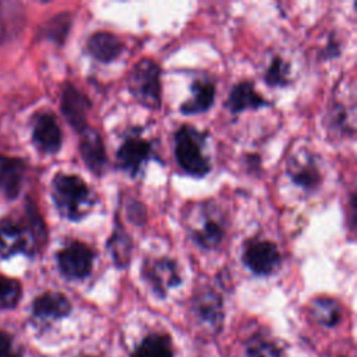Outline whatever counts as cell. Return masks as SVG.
<instances>
[{"label":"cell","instance_id":"obj_1","mask_svg":"<svg viewBox=\"0 0 357 357\" xmlns=\"http://www.w3.org/2000/svg\"><path fill=\"white\" fill-rule=\"evenodd\" d=\"M46 243L45 223L33 202H26L22 216H8L0 222V254L33 255Z\"/></svg>","mask_w":357,"mask_h":357},{"label":"cell","instance_id":"obj_2","mask_svg":"<svg viewBox=\"0 0 357 357\" xmlns=\"http://www.w3.org/2000/svg\"><path fill=\"white\" fill-rule=\"evenodd\" d=\"M52 197L60 215L73 222L84 219L95 204L91 188L75 174L60 173L54 176Z\"/></svg>","mask_w":357,"mask_h":357},{"label":"cell","instance_id":"obj_3","mask_svg":"<svg viewBox=\"0 0 357 357\" xmlns=\"http://www.w3.org/2000/svg\"><path fill=\"white\" fill-rule=\"evenodd\" d=\"M205 135L192 126H181L174 134V156L187 174L204 177L211 172V163L204 153Z\"/></svg>","mask_w":357,"mask_h":357},{"label":"cell","instance_id":"obj_4","mask_svg":"<svg viewBox=\"0 0 357 357\" xmlns=\"http://www.w3.org/2000/svg\"><path fill=\"white\" fill-rule=\"evenodd\" d=\"M127 85L131 96L141 106L151 110L160 107V67L152 59H142L132 67L127 78Z\"/></svg>","mask_w":357,"mask_h":357},{"label":"cell","instance_id":"obj_5","mask_svg":"<svg viewBox=\"0 0 357 357\" xmlns=\"http://www.w3.org/2000/svg\"><path fill=\"white\" fill-rule=\"evenodd\" d=\"M197 216L191 218L190 237L202 250L218 248L225 238V222L213 205L205 202L199 205Z\"/></svg>","mask_w":357,"mask_h":357},{"label":"cell","instance_id":"obj_6","mask_svg":"<svg viewBox=\"0 0 357 357\" xmlns=\"http://www.w3.org/2000/svg\"><path fill=\"white\" fill-rule=\"evenodd\" d=\"M57 265L61 275L70 280H79L89 276L95 259L93 250L82 241H70L57 255Z\"/></svg>","mask_w":357,"mask_h":357},{"label":"cell","instance_id":"obj_7","mask_svg":"<svg viewBox=\"0 0 357 357\" xmlns=\"http://www.w3.org/2000/svg\"><path fill=\"white\" fill-rule=\"evenodd\" d=\"M141 275L159 297H165L169 289L181 283L178 265L167 257L144 259Z\"/></svg>","mask_w":357,"mask_h":357},{"label":"cell","instance_id":"obj_8","mask_svg":"<svg viewBox=\"0 0 357 357\" xmlns=\"http://www.w3.org/2000/svg\"><path fill=\"white\" fill-rule=\"evenodd\" d=\"M280 252L269 240H251L243 252L244 265L255 275L266 276L280 266Z\"/></svg>","mask_w":357,"mask_h":357},{"label":"cell","instance_id":"obj_9","mask_svg":"<svg viewBox=\"0 0 357 357\" xmlns=\"http://www.w3.org/2000/svg\"><path fill=\"white\" fill-rule=\"evenodd\" d=\"M152 155V145L138 135L127 137L116 152V162L120 170L135 177Z\"/></svg>","mask_w":357,"mask_h":357},{"label":"cell","instance_id":"obj_10","mask_svg":"<svg viewBox=\"0 0 357 357\" xmlns=\"http://www.w3.org/2000/svg\"><path fill=\"white\" fill-rule=\"evenodd\" d=\"M61 113L67 123L78 132L88 127V112L91 102L85 93L77 89L74 85L67 84L61 92L60 102Z\"/></svg>","mask_w":357,"mask_h":357},{"label":"cell","instance_id":"obj_11","mask_svg":"<svg viewBox=\"0 0 357 357\" xmlns=\"http://www.w3.org/2000/svg\"><path fill=\"white\" fill-rule=\"evenodd\" d=\"M287 174L290 180L305 191H314L321 184V173L312 158L305 151L293 153L287 162Z\"/></svg>","mask_w":357,"mask_h":357},{"label":"cell","instance_id":"obj_12","mask_svg":"<svg viewBox=\"0 0 357 357\" xmlns=\"http://www.w3.org/2000/svg\"><path fill=\"white\" fill-rule=\"evenodd\" d=\"M79 153L81 158L93 174H103L107 165V155L103 139L98 131L86 127L79 132Z\"/></svg>","mask_w":357,"mask_h":357},{"label":"cell","instance_id":"obj_13","mask_svg":"<svg viewBox=\"0 0 357 357\" xmlns=\"http://www.w3.org/2000/svg\"><path fill=\"white\" fill-rule=\"evenodd\" d=\"M32 139L43 153H56L61 148V130L52 113H40L33 123Z\"/></svg>","mask_w":357,"mask_h":357},{"label":"cell","instance_id":"obj_14","mask_svg":"<svg viewBox=\"0 0 357 357\" xmlns=\"http://www.w3.org/2000/svg\"><path fill=\"white\" fill-rule=\"evenodd\" d=\"M194 312L202 325L219 331L223 322L222 297L211 289L199 291L194 300Z\"/></svg>","mask_w":357,"mask_h":357},{"label":"cell","instance_id":"obj_15","mask_svg":"<svg viewBox=\"0 0 357 357\" xmlns=\"http://www.w3.org/2000/svg\"><path fill=\"white\" fill-rule=\"evenodd\" d=\"M269 102L257 92L255 86L250 81H241L236 84L227 98L226 106L233 114H238L244 110H257L268 106Z\"/></svg>","mask_w":357,"mask_h":357},{"label":"cell","instance_id":"obj_16","mask_svg":"<svg viewBox=\"0 0 357 357\" xmlns=\"http://www.w3.org/2000/svg\"><path fill=\"white\" fill-rule=\"evenodd\" d=\"M124 49L123 42L112 32L98 31L86 40L88 53L100 63H112L121 54Z\"/></svg>","mask_w":357,"mask_h":357},{"label":"cell","instance_id":"obj_17","mask_svg":"<svg viewBox=\"0 0 357 357\" xmlns=\"http://www.w3.org/2000/svg\"><path fill=\"white\" fill-rule=\"evenodd\" d=\"M25 174L22 160L0 155V192L7 198H15L21 190Z\"/></svg>","mask_w":357,"mask_h":357},{"label":"cell","instance_id":"obj_18","mask_svg":"<svg viewBox=\"0 0 357 357\" xmlns=\"http://www.w3.org/2000/svg\"><path fill=\"white\" fill-rule=\"evenodd\" d=\"M215 85L208 79H195L191 84V98L180 106L183 114L205 113L215 100Z\"/></svg>","mask_w":357,"mask_h":357},{"label":"cell","instance_id":"obj_19","mask_svg":"<svg viewBox=\"0 0 357 357\" xmlns=\"http://www.w3.org/2000/svg\"><path fill=\"white\" fill-rule=\"evenodd\" d=\"M71 304L68 298L57 291H47L33 301V314L43 319H59L68 315Z\"/></svg>","mask_w":357,"mask_h":357},{"label":"cell","instance_id":"obj_20","mask_svg":"<svg viewBox=\"0 0 357 357\" xmlns=\"http://www.w3.org/2000/svg\"><path fill=\"white\" fill-rule=\"evenodd\" d=\"M106 248L113 259V264L117 268H126L131 259L132 252V241L121 225L116 220L114 229L106 243Z\"/></svg>","mask_w":357,"mask_h":357},{"label":"cell","instance_id":"obj_21","mask_svg":"<svg viewBox=\"0 0 357 357\" xmlns=\"http://www.w3.org/2000/svg\"><path fill=\"white\" fill-rule=\"evenodd\" d=\"M329 127L342 135L354 134V105L347 106L344 102H335L329 110Z\"/></svg>","mask_w":357,"mask_h":357},{"label":"cell","instance_id":"obj_22","mask_svg":"<svg viewBox=\"0 0 357 357\" xmlns=\"http://www.w3.org/2000/svg\"><path fill=\"white\" fill-rule=\"evenodd\" d=\"M131 357H173L170 337L167 335L152 333L139 343Z\"/></svg>","mask_w":357,"mask_h":357},{"label":"cell","instance_id":"obj_23","mask_svg":"<svg viewBox=\"0 0 357 357\" xmlns=\"http://www.w3.org/2000/svg\"><path fill=\"white\" fill-rule=\"evenodd\" d=\"M312 318L325 326H335L340 319L339 304L329 297H318L311 303Z\"/></svg>","mask_w":357,"mask_h":357},{"label":"cell","instance_id":"obj_24","mask_svg":"<svg viewBox=\"0 0 357 357\" xmlns=\"http://www.w3.org/2000/svg\"><path fill=\"white\" fill-rule=\"evenodd\" d=\"M264 79L269 86H286L290 82V67L280 57L275 56L268 64Z\"/></svg>","mask_w":357,"mask_h":357},{"label":"cell","instance_id":"obj_25","mask_svg":"<svg viewBox=\"0 0 357 357\" xmlns=\"http://www.w3.org/2000/svg\"><path fill=\"white\" fill-rule=\"evenodd\" d=\"M21 284L18 280L0 275V310L14 308L21 298Z\"/></svg>","mask_w":357,"mask_h":357},{"label":"cell","instance_id":"obj_26","mask_svg":"<svg viewBox=\"0 0 357 357\" xmlns=\"http://www.w3.org/2000/svg\"><path fill=\"white\" fill-rule=\"evenodd\" d=\"M247 357H282V353L273 342L255 336L247 344Z\"/></svg>","mask_w":357,"mask_h":357},{"label":"cell","instance_id":"obj_27","mask_svg":"<svg viewBox=\"0 0 357 357\" xmlns=\"http://www.w3.org/2000/svg\"><path fill=\"white\" fill-rule=\"evenodd\" d=\"M70 24H71V18L68 14H60L54 18H52L47 25H46V36L50 38L52 40L57 42V43H63L67 32H68V28H70Z\"/></svg>","mask_w":357,"mask_h":357},{"label":"cell","instance_id":"obj_28","mask_svg":"<svg viewBox=\"0 0 357 357\" xmlns=\"http://www.w3.org/2000/svg\"><path fill=\"white\" fill-rule=\"evenodd\" d=\"M22 356V349L15 343L14 337L4 332L0 331V357H21Z\"/></svg>","mask_w":357,"mask_h":357}]
</instances>
